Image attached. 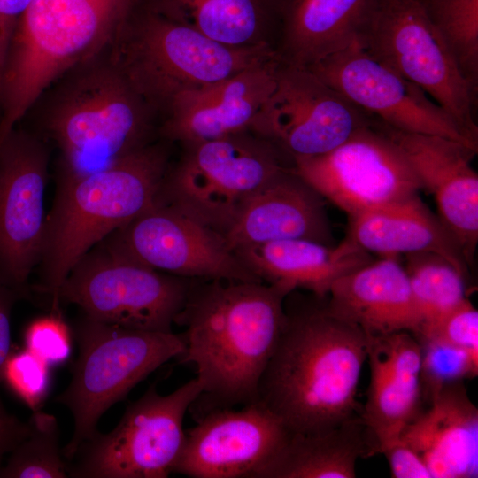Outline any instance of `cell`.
Listing matches in <instances>:
<instances>
[{
    "label": "cell",
    "instance_id": "obj_1",
    "mask_svg": "<svg viewBox=\"0 0 478 478\" xmlns=\"http://www.w3.org/2000/svg\"><path fill=\"white\" fill-rule=\"evenodd\" d=\"M325 299L285 297L281 333L259 382L258 401L291 434L328 431L360 413L367 336L333 315Z\"/></svg>",
    "mask_w": 478,
    "mask_h": 478
},
{
    "label": "cell",
    "instance_id": "obj_2",
    "mask_svg": "<svg viewBox=\"0 0 478 478\" xmlns=\"http://www.w3.org/2000/svg\"><path fill=\"white\" fill-rule=\"evenodd\" d=\"M288 292L264 282L196 279L174 324L178 358L197 368L209 411L258 401V385L284 323Z\"/></svg>",
    "mask_w": 478,
    "mask_h": 478
},
{
    "label": "cell",
    "instance_id": "obj_3",
    "mask_svg": "<svg viewBox=\"0 0 478 478\" xmlns=\"http://www.w3.org/2000/svg\"><path fill=\"white\" fill-rule=\"evenodd\" d=\"M31 110L36 133L58 150L60 169L96 171L154 142L158 113L130 81L112 41L55 80Z\"/></svg>",
    "mask_w": 478,
    "mask_h": 478
},
{
    "label": "cell",
    "instance_id": "obj_4",
    "mask_svg": "<svg viewBox=\"0 0 478 478\" xmlns=\"http://www.w3.org/2000/svg\"><path fill=\"white\" fill-rule=\"evenodd\" d=\"M169 143L154 141L93 172L58 168L34 290L51 297L89 250L155 203L171 165Z\"/></svg>",
    "mask_w": 478,
    "mask_h": 478
},
{
    "label": "cell",
    "instance_id": "obj_5",
    "mask_svg": "<svg viewBox=\"0 0 478 478\" xmlns=\"http://www.w3.org/2000/svg\"><path fill=\"white\" fill-rule=\"evenodd\" d=\"M136 0H32L0 82V136L59 76L108 45Z\"/></svg>",
    "mask_w": 478,
    "mask_h": 478
},
{
    "label": "cell",
    "instance_id": "obj_6",
    "mask_svg": "<svg viewBox=\"0 0 478 478\" xmlns=\"http://www.w3.org/2000/svg\"><path fill=\"white\" fill-rule=\"evenodd\" d=\"M130 81L158 114L178 95L280 59L269 43L233 47L170 20L136 0L112 40Z\"/></svg>",
    "mask_w": 478,
    "mask_h": 478
},
{
    "label": "cell",
    "instance_id": "obj_7",
    "mask_svg": "<svg viewBox=\"0 0 478 478\" xmlns=\"http://www.w3.org/2000/svg\"><path fill=\"white\" fill-rule=\"evenodd\" d=\"M155 199L223 236L247 201L291 160L248 131L182 145Z\"/></svg>",
    "mask_w": 478,
    "mask_h": 478
},
{
    "label": "cell",
    "instance_id": "obj_8",
    "mask_svg": "<svg viewBox=\"0 0 478 478\" xmlns=\"http://www.w3.org/2000/svg\"><path fill=\"white\" fill-rule=\"evenodd\" d=\"M79 355L72 379L55 401L73 418V432L62 449L66 461L98 430L100 417L150 374L185 351L181 334L135 330L84 315L75 325Z\"/></svg>",
    "mask_w": 478,
    "mask_h": 478
},
{
    "label": "cell",
    "instance_id": "obj_9",
    "mask_svg": "<svg viewBox=\"0 0 478 478\" xmlns=\"http://www.w3.org/2000/svg\"><path fill=\"white\" fill-rule=\"evenodd\" d=\"M196 279L157 271L98 243L72 268L51 297L90 319L124 328L173 332Z\"/></svg>",
    "mask_w": 478,
    "mask_h": 478
},
{
    "label": "cell",
    "instance_id": "obj_10",
    "mask_svg": "<svg viewBox=\"0 0 478 478\" xmlns=\"http://www.w3.org/2000/svg\"><path fill=\"white\" fill-rule=\"evenodd\" d=\"M357 43L420 87L478 143L477 93L462 76L421 0H376Z\"/></svg>",
    "mask_w": 478,
    "mask_h": 478
},
{
    "label": "cell",
    "instance_id": "obj_11",
    "mask_svg": "<svg viewBox=\"0 0 478 478\" xmlns=\"http://www.w3.org/2000/svg\"><path fill=\"white\" fill-rule=\"evenodd\" d=\"M201 393L197 377L167 395L150 386L112 431H97L80 445L67 461L68 477H168L185 441L184 416Z\"/></svg>",
    "mask_w": 478,
    "mask_h": 478
},
{
    "label": "cell",
    "instance_id": "obj_12",
    "mask_svg": "<svg viewBox=\"0 0 478 478\" xmlns=\"http://www.w3.org/2000/svg\"><path fill=\"white\" fill-rule=\"evenodd\" d=\"M292 169L348 217L407 200L423 189L404 153L373 116L332 150L293 158Z\"/></svg>",
    "mask_w": 478,
    "mask_h": 478
},
{
    "label": "cell",
    "instance_id": "obj_13",
    "mask_svg": "<svg viewBox=\"0 0 478 478\" xmlns=\"http://www.w3.org/2000/svg\"><path fill=\"white\" fill-rule=\"evenodd\" d=\"M50 150L17 126L0 136V284L24 297L42 251Z\"/></svg>",
    "mask_w": 478,
    "mask_h": 478
},
{
    "label": "cell",
    "instance_id": "obj_14",
    "mask_svg": "<svg viewBox=\"0 0 478 478\" xmlns=\"http://www.w3.org/2000/svg\"><path fill=\"white\" fill-rule=\"evenodd\" d=\"M371 119L306 67L280 60L274 90L251 130L292 160L332 150Z\"/></svg>",
    "mask_w": 478,
    "mask_h": 478
},
{
    "label": "cell",
    "instance_id": "obj_15",
    "mask_svg": "<svg viewBox=\"0 0 478 478\" xmlns=\"http://www.w3.org/2000/svg\"><path fill=\"white\" fill-rule=\"evenodd\" d=\"M99 243L126 259L181 277L262 282L222 235L165 205L153 204Z\"/></svg>",
    "mask_w": 478,
    "mask_h": 478
},
{
    "label": "cell",
    "instance_id": "obj_16",
    "mask_svg": "<svg viewBox=\"0 0 478 478\" xmlns=\"http://www.w3.org/2000/svg\"><path fill=\"white\" fill-rule=\"evenodd\" d=\"M306 68L392 127L447 137L478 151V143L420 87L374 59L357 42Z\"/></svg>",
    "mask_w": 478,
    "mask_h": 478
},
{
    "label": "cell",
    "instance_id": "obj_17",
    "mask_svg": "<svg viewBox=\"0 0 478 478\" xmlns=\"http://www.w3.org/2000/svg\"><path fill=\"white\" fill-rule=\"evenodd\" d=\"M291 433L260 401L208 411L185 430L173 473L191 478H258Z\"/></svg>",
    "mask_w": 478,
    "mask_h": 478
},
{
    "label": "cell",
    "instance_id": "obj_18",
    "mask_svg": "<svg viewBox=\"0 0 478 478\" xmlns=\"http://www.w3.org/2000/svg\"><path fill=\"white\" fill-rule=\"evenodd\" d=\"M374 121L433 195L437 217L471 266L478 242V175L471 166L477 150L447 137L403 131L374 117Z\"/></svg>",
    "mask_w": 478,
    "mask_h": 478
},
{
    "label": "cell",
    "instance_id": "obj_19",
    "mask_svg": "<svg viewBox=\"0 0 478 478\" xmlns=\"http://www.w3.org/2000/svg\"><path fill=\"white\" fill-rule=\"evenodd\" d=\"M279 63L176 96L163 112L160 138L185 145L251 130L274 90Z\"/></svg>",
    "mask_w": 478,
    "mask_h": 478
},
{
    "label": "cell",
    "instance_id": "obj_20",
    "mask_svg": "<svg viewBox=\"0 0 478 478\" xmlns=\"http://www.w3.org/2000/svg\"><path fill=\"white\" fill-rule=\"evenodd\" d=\"M236 248L274 241L303 239L332 245L324 198L292 166L264 184L244 204L224 235Z\"/></svg>",
    "mask_w": 478,
    "mask_h": 478
},
{
    "label": "cell",
    "instance_id": "obj_21",
    "mask_svg": "<svg viewBox=\"0 0 478 478\" xmlns=\"http://www.w3.org/2000/svg\"><path fill=\"white\" fill-rule=\"evenodd\" d=\"M370 382L360 415L374 436L379 453L400 437L423 406L421 350L410 332L367 336Z\"/></svg>",
    "mask_w": 478,
    "mask_h": 478
},
{
    "label": "cell",
    "instance_id": "obj_22",
    "mask_svg": "<svg viewBox=\"0 0 478 478\" xmlns=\"http://www.w3.org/2000/svg\"><path fill=\"white\" fill-rule=\"evenodd\" d=\"M326 299L328 311L366 336L397 332L416 335L421 317L405 267L397 256H382L335 281Z\"/></svg>",
    "mask_w": 478,
    "mask_h": 478
},
{
    "label": "cell",
    "instance_id": "obj_23",
    "mask_svg": "<svg viewBox=\"0 0 478 478\" xmlns=\"http://www.w3.org/2000/svg\"><path fill=\"white\" fill-rule=\"evenodd\" d=\"M400 437L423 459L432 478L477 476L478 409L463 381L443 387Z\"/></svg>",
    "mask_w": 478,
    "mask_h": 478
},
{
    "label": "cell",
    "instance_id": "obj_24",
    "mask_svg": "<svg viewBox=\"0 0 478 478\" xmlns=\"http://www.w3.org/2000/svg\"><path fill=\"white\" fill-rule=\"evenodd\" d=\"M264 283L289 294L297 289L327 297L333 283L373 261L369 252L344 239L338 246L290 239L234 250Z\"/></svg>",
    "mask_w": 478,
    "mask_h": 478
},
{
    "label": "cell",
    "instance_id": "obj_25",
    "mask_svg": "<svg viewBox=\"0 0 478 478\" xmlns=\"http://www.w3.org/2000/svg\"><path fill=\"white\" fill-rule=\"evenodd\" d=\"M348 220L344 239L367 252L382 256L435 252L467 277L468 265L459 244L419 195L358 213Z\"/></svg>",
    "mask_w": 478,
    "mask_h": 478
},
{
    "label": "cell",
    "instance_id": "obj_26",
    "mask_svg": "<svg viewBox=\"0 0 478 478\" xmlns=\"http://www.w3.org/2000/svg\"><path fill=\"white\" fill-rule=\"evenodd\" d=\"M376 0H287L276 51L308 67L357 42Z\"/></svg>",
    "mask_w": 478,
    "mask_h": 478
},
{
    "label": "cell",
    "instance_id": "obj_27",
    "mask_svg": "<svg viewBox=\"0 0 478 478\" xmlns=\"http://www.w3.org/2000/svg\"><path fill=\"white\" fill-rule=\"evenodd\" d=\"M151 11L233 47L279 37L287 0H140Z\"/></svg>",
    "mask_w": 478,
    "mask_h": 478
},
{
    "label": "cell",
    "instance_id": "obj_28",
    "mask_svg": "<svg viewBox=\"0 0 478 478\" xmlns=\"http://www.w3.org/2000/svg\"><path fill=\"white\" fill-rule=\"evenodd\" d=\"M377 453L359 413L328 431L290 434L258 478H354L358 460Z\"/></svg>",
    "mask_w": 478,
    "mask_h": 478
},
{
    "label": "cell",
    "instance_id": "obj_29",
    "mask_svg": "<svg viewBox=\"0 0 478 478\" xmlns=\"http://www.w3.org/2000/svg\"><path fill=\"white\" fill-rule=\"evenodd\" d=\"M405 270L421 317L419 333L466 297V278L437 253L405 254Z\"/></svg>",
    "mask_w": 478,
    "mask_h": 478
},
{
    "label": "cell",
    "instance_id": "obj_30",
    "mask_svg": "<svg viewBox=\"0 0 478 478\" xmlns=\"http://www.w3.org/2000/svg\"><path fill=\"white\" fill-rule=\"evenodd\" d=\"M462 76L478 91V0H421Z\"/></svg>",
    "mask_w": 478,
    "mask_h": 478
},
{
    "label": "cell",
    "instance_id": "obj_31",
    "mask_svg": "<svg viewBox=\"0 0 478 478\" xmlns=\"http://www.w3.org/2000/svg\"><path fill=\"white\" fill-rule=\"evenodd\" d=\"M28 436L0 466V478H66L67 461L59 444V428L54 415L34 411Z\"/></svg>",
    "mask_w": 478,
    "mask_h": 478
},
{
    "label": "cell",
    "instance_id": "obj_32",
    "mask_svg": "<svg viewBox=\"0 0 478 478\" xmlns=\"http://www.w3.org/2000/svg\"><path fill=\"white\" fill-rule=\"evenodd\" d=\"M420 344V388L426 405L445 385L478 374V355L436 340L417 338Z\"/></svg>",
    "mask_w": 478,
    "mask_h": 478
},
{
    "label": "cell",
    "instance_id": "obj_33",
    "mask_svg": "<svg viewBox=\"0 0 478 478\" xmlns=\"http://www.w3.org/2000/svg\"><path fill=\"white\" fill-rule=\"evenodd\" d=\"M48 366L27 349L12 353L4 366L3 382L34 412L40 409L49 390Z\"/></svg>",
    "mask_w": 478,
    "mask_h": 478
},
{
    "label": "cell",
    "instance_id": "obj_34",
    "mask_svg": "<svg viewBox=\"0 0 478 478\" xmlns=\"http://www.w3.org/2000/svg\"><path fill=\"white\" fill-rule=\"evenodd\" d=\"M414 336L436 340L478 355V311L466 297Z\"/></svg>",
    "mask_w": 478,
    "mask_h": 478
},
{
    "label": "cell",
    "instance_id": "obj_35",
    "mask_svg": "<svg viewBox=\"0 0 478 478\" xmlns=\"http://www.w3.org/2000/svg\"><path fill=\"white\" fill-rule=\"evenodd\" d=\"M70 334L59 315L51 314L35 320L27 328V349L48 365L66 361L71 351Z\"/></svg>",
    "mask_w": 478,
    "mask_h": 478
},
{
    "label": "cell",
    "instance_id": "obj_36",
    "mask_svg": "<svg viewBox=\"0 0 478 478\" xmlns=\"http://www.w3.org/2000/svg\"><path fill=\"white\" fill-rule=\"evenodd\" d=\"M380 453L386 457L394 478H432L423 459L401 437L384 445Z\"/></svg>",
    "mask_w": 478,
    "mask_h": 478
},
{
    "label": "cell",
    "instance_id": "obj_37",
    "mask_svg": "<svg viewBox=\"0 0 478 478\" xmlns=\"http://www.w3.org/2000/svg\"><path fill=\"white\" fill-rule=\"evenodd\" d=\"M32 0H0V82L15 32Z\"/></svg>",
    "mask_w": 478,
    "mask_h": 478
},
{
    "label": "cell",
    "instance_id": "obj_38",
    "mask_svg": "<svg viewBox=\"0 0 478 478\" xmlns=\"http://www.w3.org/2000/svg\"><path fill=\"white\" fill-rule=\"evenodd\" d=\"M25 297L21 293L0 284V384L5 364L12 354L11 314L14 304Z\"/></svg>",
    "mask_w": 478,
    "mask_h": 478
},
{
    "label": "cell",
    "instance_id": "obj_39",
    "mask_svg": "<svg viewBox=\"0 0 478 478\" xmlns=\"http://www.w3.org/2000/svg\"><path fill=\"white\" fill-rule=\"evenodd\" d=\"M29 422L9 413L0 398V466L9 454L29 434Z\"/></svg>",
    "mask_w": 478,
    "mask_h": 478
}]
</instances>
